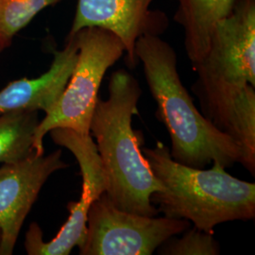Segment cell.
Masks as SVG:
<instances>
[{
	"label": "cell",
	"mask_w": 255,
	"mask_h": 255,
	"mask_svg": "<svg viewBox=\"0 0 255 255\" xmlns=\"http://www.w3.org/2000/svg\"><path fill=\"white\" fill-rule=\"evenodd\" d=\"M108 90L107 100L98 99L90 122L106 178L104 193L119 209L156 217L159 211L150 198L164 186L142 153L140 131L131 127L142 89L133 75L119 69L111 75Z\"/></svg>",
	"instance_id": "6da1fadb"
},
{
	"label": "cell",
	"mask_w": 255,
	"mask_h": 255,
	"mask_svg": "<svg viewBox=\"0 0 255 255\" xmlns=\"http://www.w3.org/2000/svg\"><path fill=\"white\" fill-rule=\"evenodd\" d=\"M149 91L158 109L156 117L171 139L170 156L180 164L204 168L211 163L223 167L244 163L237 142L204 118L182 84L173 47L159 35L144 34L135 44Z\"/></svg>",
	"instance_id": "7a4b0ae2"
},
{
	"label": "cell",
	"mask_w": 255,
	"mask_h": 255,
	"mask_svg": "<svg viewBox=\"0 0 255 255\" xmlns=\"http://www.w3.org/2000/svg\"><path fill=\"white\" fill-rule=\"evenodd\" d=\"M141 150L164 189L151 195L159 213L170 219H186L194 227L215 235V227L230 221L255 218V184L239 180L219 163L209 169L180 164L168 147L157 142Z\"/></svg>",
	"instance_id": "3957f363"
},
{
	"label": "cell",
	"mask_w": 255,
	"mask_h": 255,
	"mask_svg": "<svg viewBox=\"0 0 255 255\" xmlns=\"http://www.w3.org/2000/svg\"><path fill=\"white\" fill-rule=\"evenodd\" d=\"M78 44V58L73 72L53 109L39 121L33 151L44 154V138L56 128L90 134V122L99 99L101 82L110 67L125 53V46L109 30L87 27L73 34Z\"/></svg>",
	"instance_id": "277c9868"
},
{
	"label": "cell",
	"mask_w": 255,
	"mask_h": 255,
	"mask_svg": "<svg viewBox=\"0 0 255 255\" xmlns=\"http://www.w3.org/2000/svg\"><path fill=\"white\" fill-rule=\"evenodd\" d=\"M191 227L186 219L156 218L116 207L103 193L88 212L81 255H151L165 240Z\"/></svg>",
	"instance_id": "5b68a950"
},
{
	"label": "cell",
	"mask_w": 255,
	"mask_h": 255,
	"mask_svg": "<svg viewBox=\"0 0 255 255\" xmlns=\"http://www.w3.org/2000/svg\"><path fill=\"white\" fill-rule=\"evenodd\" d=\"M48 133L55 144L75 156L82 174V195L80 201L67 204L69 217L52 240L45 242L40 226L31 223L26 233L25 250L28 255H69L75 247L80 248L84 242L88 212L105 192L106 178L91 134H81L64 128H56Z\"/></svg>",
	"instance_id": "8992f818"
},
{
	"label": "cell",
	"mask_w": 255,
	"mask_h": 255,
	"mask_svg": "<svg viewBox=\"0 0 255 255\" xmlns=\"http://www.w3.org/2000/svg\"><path fill=\"white\" fill-rule=\"evenodd\" d=\"M193 69L198 77L255 87V0H238L216 24L207 53Z\"/></svg>",
	"instance_id": "52a82bcc"
},
{
	"label": "cell",
	"mask_w": 255,
	"mask_h": 255,
	"mask_svg": "<svg viewBox=\"0 0 255 255\" xmlns=\"http://www.w3.org/2000/svg\"><path fill=\"white\" fill-rule=\"evenodd\" d=\"M57 149L49 154H30L0 167V255L13 254L20 231L42 187L52 174L69 164Z\"/></svg>",
	"instance_id": "ba28073f"
},
{
	"label": "cell",
	"mask_w": 255,
	"mask_h": 255,
	"mask_svg": "<svg viewBox=\"0 0 255 255\" xmlns=\"http://www.w3.org/2000/svg\"><path fill=\"white\" fill-rule=\"evenodd\" d=\"M192 91L199 99L204 118L240 146L244 155L243 166L255 176V86L198 77Z\"/></svg>",
	"instance_id": "9c48e42d"
},
{
	"label": "cell",
	"mask_w": 255,
	"mask_h": 255,
	"mask_svg": "<svg viewBox=\"0 0 255 255\" xmlns=\"http://www.w3.org/2000/svg\"><path fill=\"white\" fill-rule=\"evenodd\" d=\"M155 0H78L73 23L68 35L83 28L100 27L109 30L125 46L127 64L134 68L138 64L135 44L144 34L159 35L166 24L164 14L150 10Z\"/></svg>",
	"instance_id": "30bf717a"
},
{
	"label": "cell",
	"mask_w": 255,
	"mask_h": 255,
	"mask_svg": "<svg viewBox=\"0 0 255 255\" xmlns=\"http://www.w3.org/2000/svg\"><path fill=\"white\" fill-rule=\"evenodd\" d=\"M77 58L76 37L68 35L64 48L55 51L52 64L46 73L35 79L23 78L9 82L0 91V115L16 111L49 113L62 96Z\"/></svg>",
	"instance_id": "8fae6325"
},
{
	"label": "cell",
	"mask_w": 255,
	"mask_h": 255,
	"mask_svg": "<svg viewBox=\"0 0 255 255\" xmlns=\"http://www.w3.org/2000/svg\"><path fill=\"white\" fill-rule=\"evenodd\" d=\"M238 0H178L174 19L183 29L184 48L192 66L207 53L216 24L228 16Z\"/></svg>",
	"instance_id": "7c38bea8"
},
{
	"label": "cell",
	"mask_w": 255,
	"mask_h": 255,
	"mask_svg": "<svg viewBox=\"0 0 255 255\" xmlns=\"http://www.w3.org/2000/svg\"><path fill=\"white\" fill-rule=\"evenodd\" d=\"M39 121L38 111L0 115V164L15 162L33 151V137Z\"/></svg>",
	"instance_id": "4fadbf2b"
},
{
	"label": "cell",
	"mask_w": 255,
	"mask_h": 255,
	"mask_svg": "<svg viewBox=\"0 0 255 255\" xmlns=\"http://www.w3.org/2000/svg\"><path fill=\"white\" fill-rule=\"evenodd\" d=\"M64 0H0V53L38 13Z\"/></svg>",
	"instance_id": "5bb4252c"
},
{
	"label": "cell",
	"mask_w": 255,
	"mask_h": 255,
	"mask_svg": "<svg viewBox=\"0 0 255 255\" xmlns=\"http://www.w3.org/2000/svg\"><path fill=\"white\" fill-rule=\"evenodd\" d=\"M182 237L174 236L157 249L161 255H219V243L213 234H208L196 227L182 232Z\"/></svg>",
	"instance_id": "9a60e30c"
},
{
	"label": "cell",
	"mask_w": 255,
	"mask_h": 255,
	"mask_svg": "<svg viewBox=\"0 0 255 255\" xmlns=\"http://www.w3.org/2000/svg\"><path fill=\"white\" fill-rule=\"evenodd\" d=\"M0 242H1V230H0Z\"/></svg>",
	"instance_id": "2e32d148"
}]
</instances>
